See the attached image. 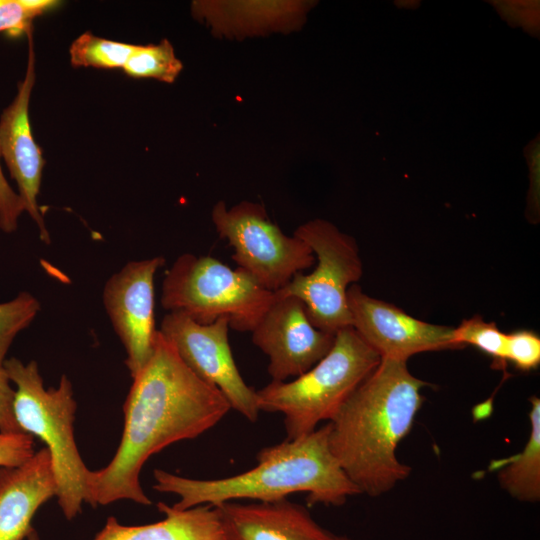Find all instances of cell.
Returning <instances> with one entry per match:
<instances>
[{"mask_svg":"<svg viewBox=\"0 0 540 540\" xmlns=\"http://www.w3.org/2000/svg\"><path fill=\"white\" fill-rule=\"evenodd\" d=\"M33 436L26 433L0 432V467L19 466L34 453Z\"/></svg>","mask_w":540,"mask_h":540,"instance_id":"cell-25","label":"cell"},{"mask_svg":"<svg viewBox=\"0 0 540 540\" xmlns=\"http://www.w3.org/2000/svg\"><path fill=\"white\" fill-rule=\"evenodd\" d=\"M23 211L22 200L7 182L0 165V229L5 233L14 232Z\"/></svg>","mask_w":540,"mask_h":540,"instance_id":"cell-26","label":"cell"},{"mask_svg":"<svg viewBox=\"0 0 540 540\" xmlns=\"http://www.w3.org/2000/svg\"><path fill=\"white\" fill-rule=\"evenodd\" d=\"M10 383L5 368L0 366V432L19 433L21 430L13 414L14 389Z\"/></svg>","mask_w":540,"mask_h":540,"instance_id":"cell-27","label":"cell"},{"mask_svg":"<svg viewBox=\"0 0 540 540\" xmlns=\"http://www.w3.org/2000/svg\"><path fill=\"white\" fill-rule=\"evenodd\" d=\"M16 386L13 414L21 432L39 438L48 450L55 476L56 497L64 516L72 520L89 503L90 475L78 451L73 423L77 409L72 383L62 375L57 388H45L36 361L12 357L3 363Z\"/></svg>","mask_w":540,"mask_h":540,"instance_id":"cell-4","label":"cell"},{"mask_svg":"<svg viewBox=\"0 0 540 540\" xmlns=\"http://www.w3.org/2000/svg\"><path fill=\"white\" fill-rule=\"evenodd\" d=\"M530 435L523 450L492 463L497 469L500 486L512 497L523 502L540 499V399L530 398Z\"/></svg>","mask_w":540,"mask_h":540,"instance_id":"cell-18","label":"cell"},{"mask_svg":"<svg viewBox=\"0 0 540 540\" xmlns=\"http://www.w3.org/2000/svg\"><path fill=\"white\" fill-rule=\"evenodd\" d=\"M380 360L353 327L341 329L330 351L307 372L256 390L258 409L283 415L287 440L305 436L335 417Z\"/></svg>","mask_w":540,"mask_h":540,"instance_id":"cell-5","label":"cell"},{"mask_svg":"<svg viewBox=\"0 0 540 540\" xmlns=\"http://www.w3.org/2000/svg\"><path fill=\"white\" fill-rule=\"evenodd\" d=\"M334 540H351V539L345 535H336Z\"/></svg>","mask_w":540,"mask_h":540,"instance_id":"cell-29","label":"cell"},{"mask_svg":"<svg viewBox=\"0 0 540 540\" xmlns=\"http://www.w3.org/2000/svg\"><path fill=\"white\" fill-rule=\"evenodd\" d=\"M309 7L303 1H194L195 18L206 22L215 35L244 37L300 26Z\"/></svg>","mask_w":540,"mask_h":540,"instance_id":"cell-16","label":"cell"},{"mask_svg":"<svg viewBox=\"0 0 540 540\" xmlns=\"http://www.w3.org/2000/svg\"><path fill=\"white\" fill-rule=\"evenodd\" d=\"M28 36V62L24 79L18 83L16 97L0 118V156L18 186L24 211H27L39 229L40 239L50 244L45 220L38 206L45 160L32 136L29 120V102L35 82V52L32 27Z\"/></svg>","mask_w":540,"mask_h":540,"instance_id":"cell-13","label":"cell"},{"mask_svg":"<svg viewBox=\"0 0 540 540\" xmlns=\"http://www.w3.org/2000/svg\"><path fill=\"white\" fill-rule=\"evenodd\" d=\"M183 64L175 56L172 44L163 39L158 44L136 45L123 70L133 78H153L173 83Z\"/></svg>","mask_w":540,"mask_h":540,"instance_id":"cell-19","label":"cell"},{"mask_svg":"<svg viewBox=\"0 0 540 540\" xmlns=\"http://www.w3.org/2000/svg\"><path fill=\"white\" fill-rule=\"evenodd\" d=\"M452 344L455 349L473 345L490 355L498 365L507 361V334L500 331L495 323L484 321L481 316L465 319L453 328Z\"/></svg>","mask_w":540,"mask_h":540,"instance_id":"cell-21","label":"cell"},{"mask_svg":"<svg viewBox=\"0 0 540 540\" xmlns=\"http://www.w3.org/2000/svg\"><path fill=\"white\" fill-rule=\"evenodd\" d=\"M57 5L54 0H0V32L20 36L32 27L34 18Z\"/></svg>","mask_w":540,"mask_h":540,"instance_id":"cell-23","label":"cell"},{"mask_svg":"<svg viewBox=\"0 0 540 540\" xmlns=\"http://www.w3.org/2000/svg\"><path fill=\"white\" fill-rule=\"evenodd\" d=\"M426 385L407 361L381 358L328 422L330 449L361 494L380 496L410 475L396 449L412 428Z\"/></svg>","mask_w":540,"mask_h":540,"instance_id":"cell-2","label":"cell"},{"mask_svg":"<svg viewBox=\"0 0 540 540\" xmlns=\"http://www.w3.org/2000/svg\"><path fill=\"white\" fill-rule=\"evenodd\" d=\"M229 328L225 318L200 324L182 313L168 312L159 331L198 378L216 387L231 409L254 423L260 412L256 390L246 384L234 361Z\"/></svg>","mask_w":540,"mask_h":540,"instance_id":"cell-9","label":"cell"},{"mask_svg":"<svg viewBox=\"0 0 540 540\" xmlns=\"http://www.w3.org/2000/svg\"><path fill=\"white\" fill-rule=\"evenodd\" d=\"M162 256L130 261L105 284L103 303L126 350L125 364L133 378L150 358L158 330L154 315V278Z\"/></svg>","mask_w":540,"mask_h":540,"instance_id":"cell-11","label":"cell"},{"mask_svg":"<svg viewBox=\"0 0 540 540\" xmlns=\"http://www.w3.org/2000/svg\"><path fill=\"white\" fill-rule=\"evenodd\" d=\"M274 293L272 303L250 333L253 344L268 357L271 381H286L319 362L332 348L335 334L314 327L300 299Z\"/></svg>","mask_w":540,"mask_h":540,"instance_id":"cell-10","label":"cell"},{"mask_svg":"<svg viewBox=\"0 0 540 540\" xmlns=\"http://www.w3.org/2000/svg\"><path fill=\"white\" fill-rule=\"evenodd\" d=\"M255 467L230 477L192 479L155 469L153 489L179 497L173 507L218 506L250 499L276 501L297 492L310 505L340 506L361 494L345 474L329 445V424L315 431L261 449Z\"/></svg>","mask_w":540,"mask_h":540,"instance_id":"cell-3","label":"cell"},{"mask_svg":"<svg viewBox=\"0 0 540 540\" xmlns=\"http://www.w3.org/2000/svg\"><path fill=\"white\" fill-rule=\"evenodd\" d=\"M212 221L220 238L233 247L237 268L271 292L316 261L311 248L296 235H285L259 203L243 201L227 209L220 201L213 207Z\"/></svg>","mask_w":540,"mask_h":540,"instance_id":"cell-8","label":"cell"},{"mask_svg":"<svg viewBox=\"0 0 540 540\" xmlns=\"http://www.w3.org/2000/svg\"><path fill=\"white\" fill-rule=\"evenodd\" d=\"M506 359L522 371L535 369L540 363V338L528 330L507 334Z\"/></svg>","mask_w":540,"mask_h":540,"instance_id":"cell-24","label":"cell"},{"mask_svg":"<svg viewBox=\"0 0 540 540\" xmlns=\"http://www.w3.org/2000/svg\"><path fill=\"white\" fill-rule=\"evenodd\" d=\"M132 379L118 449L106 467L91 471L92 507L119 500L150 505L140 483L145 462L172 443L200 436L231 410L221 392L198 378L159 330L150 358Z\"/></svg>","mask_w":540,"mask_h":540,"instance_id":"cell-1","label":"cell"},{"mask_svg":"<svg viewBox=\"0 0 540 540\" xmlns=\"http://www.w3.org/2000/svg\"><path fill=\"white\" fill-rule=\"evenodd\" d=\"M26 540H40L37 531L32 528L30 533L28 534Z\"/></svg>","mask_w":540,"mask_h":540,"instance_id":"cell-28","label":"cell"},{"mask_svg":"<svg viewBox=\"0 0 540 540\" xmlns=\"http://www.w3.org/2000/svg\"><path fill=\"white\" fill-rule=\"evenodd\" d=\"M157 509L164 518L145 525H122L115 517H108L93 540H227L212 505L177 509L158 502Z\"/></svg>","mask_w":540,"mask_h":540,"instance_id":"cell-17","label":"cell"},{"mask_svg":"<svg viewBox=\"0 0 540 540\" xmlns=\"http://www.w3.org/2000/svg\"><path fill=\"white\" fill-rule=\"evenodd\" d=\"M217 509L227 540H334L303 505L285 499L239 503Z\"/></svg>","mask_w":540,"mask_h":540,"instance_id":"cell-14","label":"cell"},{"mask_svg":"<svg viewBox=\"0 0 540 540\" xmlns=\"http://www.w3.org/2000/svg\"><path fill=\"white\" fill-rule=\"evenodd\" d=\"M56 492L45 447L19 466L0 467V540H26L34 515Z\"/></svg>","mask_w":540,"mask_h":540,"instance_id":"cell-15","label":"cell"},{"mask_svg":"<svg viewBox=\"0 0 540 540\" xmlns=\"http://www.w3.org/2000/svg\"><path fill=\"white\" fill-rule=\"evenodd\" d=\"M39 310V301L29 292L0 303V366L17 334L30 325Z\"/></svg>","mask_w":540,"mask_h":540,"instance_id":"cell-22","label":"cell"},{"mask_svg":"<svg viewBox=\"0 0 540 540\" xmlns=\"http://www.w3.org/2000/svg\"><path fill=\"white\" fill-rule=\"evenodd\" d=\"M135 48L136 45L107 40L86 32L70 46V61L74 67L123 69Z\"/></svg>","mask_w":540,"mask_h":540,"instance_id":"cell-20","label":"cell"},{"mask_svg":"<svg viewBox=\"0 0 540 540\" xmlns=\"http://www.w3.org/2000/svg\"><path fill=\"white\" fill-rule=\"evenodd\" d=\"M275 293L239 268L211 256L180 255L166 272L161 305L200 324L225 318L229 327L251 332L272 303Z\"/></svg>","mask_w":540,"mask_h":540,"instance_id":"cell-6","label":"cell"},{"mask_svg":"<svg viewBox=\"0 0 540 540\" xmlns=\"http://www.w3.org/2000/svg\"><path fill=\"white\" fill-rule=\"evenodd\" d=\"M347 299L352 327L380 358L407 361L418 353L455 349L452 327L416 319L365 294L358 284L348 288Z\"/></svg>","mask_w":540,"mask_h":540,"instance_id":"cell-12","label":"cell"},{"mask_svg":"<svg viewBox=\"0 0 540 540\" xmlns=\"http://www.w3.org/2000/svg\"><path fill=\"white\" fill-rule=\"evenodd\" d=\"M293 234L311 248L317 265L309 274H296L278 291L300 299L317 329L336 334L352 327L347 291L363 272L356 241L321 219L300 225Z\"/></svg>","mask_w":540,"mask_h":540,"instance_id":"cell-7","label":"cell"}]
</instances>
